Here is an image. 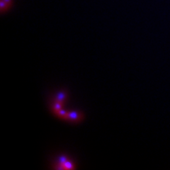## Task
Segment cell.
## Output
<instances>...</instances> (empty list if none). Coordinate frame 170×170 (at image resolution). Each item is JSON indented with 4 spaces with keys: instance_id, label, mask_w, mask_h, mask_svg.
Segmentation results:
<instances>
[{
    "instance_id": "cell-1",
    "label": "cell",
    "mask_w": 170,
    "mask_h": 170,
    "mask_svg": "<svg viewBox=\"0 0 170 170\" xmlns=\"http://www.w3.org/2000/svg\"><path fill=\"white\" fill-rule=\"evenodd\" d=\"M82 119V116L80 113L78 112H67L66 117H65V120H67L70 122L73 123H77L79 122Z\"/></svg>"
}]
</instances>
